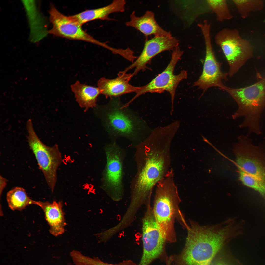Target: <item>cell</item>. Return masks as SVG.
Here are the masks:
<instances>
[{"label": "cell", "mask_w": 265, "mask_h": 265, "mask_svg": "<svg viewBox=\"0 0 265 265\" xmlns=\"http://www.w3.org/2000/svg\"><path fill=\"white\" fill-rule=\"evenodd\" d=\"M174 174L171 168L157 185L152 209L158 227L167 242L169 243L176 241L175 220L186 229L188 226L179 208L181 199Z\"/></svg>", "instance_id": "3"}, {"label": "cell", "mask_w": 265, "mask_h": 265, "mask_svg": "<svg viewBox=\"0 0 265 265\" xmlns=\"http://www.w3.org/2000/svg\"><path fill=\"white\" fill-rule=\"evenodd\" d=\"M126 3L124 0H114L106 6L86 10L71 16L81 25L87 22L96 20H114V19L109 17V15L114 13L123 12L125 10Z\"/></svg>", "instance_id": "17"}, {"label": "cell", "mask_w": 265, "mask_h": 265, "mask_svg": "<svg viewBox=\"0 0 265 265\" xmlns=\"http://www.w3.org/2000/svg\"><path fill=\"white\" fill-rule=\"evenodd\" d=\"M206 1L208 7L215 14L218 21L222 22L233 18L226 0H207Z\"/></svg>", "instance_id": "22"}, {"label": "cell", "mask_w": 265, "mask_h": 265, "mask_svg": "<svg viewBox=\"0 0 265 265\" xmlns=\"http://www.w3.org/2000/svg\"><path fill=\"white\" fill-rule=\"evenodd\" d=\"M76 100L80 106L87 110L96 106L97 99L100 91L97 87L82 83L76 81L70 86Z\"/></svg>", "instance_id": "19"}, {"label": "cell", "mask_w": 265, "mask_h": 265, "mask_svg": "<svg viewBox=\"0 0 265 265\" xmlns=\"http://www.w3.org/2000/svg\"><path fill=\"white\" fill-rule=\"evenodd\" d=\"M6 199L9 207L12 210H22L27 206L34 204L40 206V201L31 199L26 190L19 187H15L7 193Z\"/></svg>", "instance_id": "20"}, {"label": "cell", "mask_w": 265, "mask_h": 265, "mask_svg": "<svg viewBox=\"0 0 265 265\" xmlns=\"http://www.w3.org/2000/svg\"><path fill=\"white\" fill-rule=\"evenodd\" d=\"M233 150L238 169L265 182V145H254L249 138L240 136Z\"/></svg>", "instance_id": "10"}, {"label": "cell", "mask_w": 265, "mask_h": 265, "mask_svg": "<svg viewBox=\"0 0 265 265\" xmlns=\"http://www.w3.org/2000/svg\"><path fill=\"white\" fill-rule=\"evenodd\" d=\"M223 90L238 105L237 110L232 115L233 119L244 118L240 127L247 128L250 132L261 134L260 118L265 107V77L247 87L233 88L225 86Z\"/></svg>", "instance_id": "4"}, {"label": "cell", "mask_w": 265, "mask_h": 265, "mask_svg": "<svg viewBox=\"0 0 265 265\" xmlns=\"http://www.w3.org/2000/svg\"><path fill=\"white\" fill-rule=\"evenodd\" d=\"M190 223L184 246L173 256L172 265H210L220 250L235 237L233 228L226 223L204 226Z\"/></svg>", "instance_id": "2"}, {"label": "cell", "mask_w": 265, "mask_h": 265, "mask_svg": "<svg viewBox=\"0 0 265 265\" xmlns=\"http://www.w3.org/2000/svg\"><path fill=\"white\" fill-rule=\"evenodd\" d=\"M183 54L178 46L172 50L170 61L165 69L146 85L140 87L135 95L127 102L131 103L140 95L148 93H161L166 91L170 93L171 97L172 107L171 114L173 110V105L175 92L180 82L187 78V72L183 70L177 75L174 74L176 65Z\"/></svg>", "instance_id": "9"}, {"label": "cell", "mask_w": 265, "mask_h": 265, "mask_svg": "<svg viewBox=\"0 0 265 265\" xmlns=\"http://www.w3.org/2000/svg\"><path fill=\"white\" fill-rule=\"evenodd\" d=\"M211 26L205 24L200 27L204 38L205 56L202 73L193 86L203 90V93L209 88L218 87L223 90L225 85L223 80H227L228 73L221 70V64L215 57L212 45L210 35Z\"/></svg>", "instance_id": "11"}, {"label": "cell", "mask_w": 265, "mask_h": 265, "mask_svg": "<svg viewBox=\"0 0 265 265\" xmlns=\"http://www.w3.org/2000/svg\"><path fill=\"white\" fill-rule=\"evenodd\" d=\"M215 43L221 49L229 66L228 75L232 77L252 57L253 49L238 30L224 28L215 35Z\"/></svg>", "instance_id": "7"}, {"label": "cell", "mask_w": 265, "mask_h": 265, "mask_svg": "<svg viewBox=\"0 0 265 265\" xmlns=\"http://www.w3.org/2000/svg\"><path fill=\"white\" fill-rule=\"evenodd\" d=\"M171 142L151 135L135 147L136 171L130 186L131 206L140 208L150 201L154 187L171 169Z\"/></svg>", "instance_id": "1"}, {"label": "cell", "mask_w": 265, "mask_h": 265, "mask_svg": "<svg viewBox=\"0 0 265 265\" xmlns=\"http://www.w3.org/2000/svg\"><path fill=\"white\" fill-rule=\"evenodd\" d=\"M27 141L39 169L42 172L52 192L57 181V171L62 162V157L58 146H48L40 140L35 130L32 119L26 122Z\"/></svg>", "instance_id": "6"}, {"label": "cell", "mask_w": 265, "mask_h": 265, "mask_svg": "<svg viewBox=\"0 0 265 265\" xmlns=\"http://www.w3.org/2000/svg\"><path fill=\"white\" fill-rule=\"evenodd\" d=\"M130 18L129 20L125 23L126 26L135 28L146 37L152 35L155 37L172 36L170 32L164 30L158 24L154 13L151 11H147L143 15L138 17L133 11Z\"/></svg>", "instance_id": "16"}, {"label": "cell", "mask_w": 265, "mask_h": 265, "mask_svg": "<svg viewBox=\"0 0 265 265\" xmlns=\"http://www.w3.org/2000/svg\"><path fill=\"white\" fill-rule=\"evenodd\" d=\"M111 102L104 106L102 112L108 131L115 136L136 140L143 128L141 120L119 102Z\"/></svg>", "instance_id": "8"}, {"label": "cell", "mask_w": 265, "mask_h": 265, "mask_svg": "<svg viewBox=\"0 0 265 265\" xmlns=\"http://www.w3.org/2000/svg\"><path fill=\"white\" fill-rule=\"evenodd\" d=\"M232 1L243 18H245L250 12L259 10L262 6V2L259 1L233 0Z\"/></svg>", "instance_id": "24"}, {"label": "cell", "mask_w": 265, "mask_h": 265, "mask_svg": "<svg viewBox=\"0 0 265 265\" xmlns=\"http://www.w3.org/2000/svg\"><path fill=\"white\" fill-rule=\"evenodd\" d=\"M62 206L61 202H40V207L43 210L49 226V232L55 236L62 234L65 231L66 224Z\"/></svg>", "instance_id": "18"}, {"label": "cell", "mask_w": 265, "mask_h": 265, "mask_svg": "<svg viewBox=\"0 0 265 265\" xmlns=\"http://www.w3.org/2000/svg\"><path fill=\"white\" fill-rule=\"evenodd\" d=\"M142 219L143 251L139 265H150L160 257L167 242L157 224L150 203Z\"/></svg>", "instance_id": "12"}, {"label": "cell", "mask_w": 265, "mask_h": 265, "mask_svg": "<svg viewBox=\"0 0 265 265\" xmlns=\"http://www.w3.org/2000/svg\"><path fill=\"white\" fill-rule=\"evenodd\" d=\"M132 77V73L121 71L114 78L109 79L104 77L100 78L97 82V87L101 94L106 98L116 97L132 92L136 93L140 87L134 86L129 83Z\"/></svg>", "instance_id": "15"}, {"label": "cell", "mask_w": 265, "mask_h": 265, "mask_svg": "<svg viewBox=\"0 0 265 265\" xmlns=\"http://www.w3.org/2000/svg\"><path fill=\"white\" fill-rule=\"evenodd\" d=\"M172 257L171 256L167 259L166 265H172Z\"/></svg>", "instance_id": "26"}, {"label": "cell", "mask_w": 265, "mask_h": 265, "mask_svg": "<svg viewBox=\"0 0 265 265\" xmlns=\"http://www.w3.org/2000/svg\"><path fill=\"white\" fill-rule=\"evenodd\" d=\"M239 179L245 186L265 196V182L259 178L238 169Z\"/></svg>", "instance_id": "23"}, {"label": "cell", "mask_w": 265, "mask_h": 265, "mask_svg": "<svg viewBox=\"0 0 265 265\" xmlns=\"http://www.w3.org/2000/svg\"><path fill=\"white\" fill-rule=\"evenodd\" d=\"M213 265H228L225 263L221 261H218L214 263Z\"/></svg>", "instance_id": "27"}, {"label": "cell", "mask_w": 265, "mask_h": 265, "mask_svg": "<svg viewBox=\"0 0 265 265\" xmlns=\"http://www.w3.org/2000/svg\"><path fill=\"white\" fill-rule=\"evenodd\" d=\"M7 182V180L1 175L0 176V195L1 196L6 186Z\"/></svg>", "instance_id": "25"}, {"label": "cell", "mask_w": 265, "mask_h": 265, "mask_svg": "<svg viewBox=\"0 0 265 265\" xmlns=\"http://www.w3.org/2000/svg\"><path fill=\"white\" fill-rule=\"evenodd\" d=\"M178 44V40L172 36L154 37L147 40L139 56L122 71L127 73L135 68L132 73L133 77L140 71H144L147 69V65L156 55L163 51L172 50Z\"/></svg>", "instance_id": "14"}, {"label": "cell", "mask_w": 265, "mask_h": 265, "mask_svg": "<svg viewBox=\"0 0 265 265\" xmlns=\"http://www.w3.org/2000/svg\"><path fill=\"white\" fill-rule=\"evenodd\" d=\"M72 259L75 265H139L130 260H124L117 264L109 263L102 261L97 257L92 258L86 256L78 251L74 253Z\"/></svg>", "instance_id": "21"}, {"label": "cell", "mask_w": 265, "mask_h": 265, "mask_svg": "<svg viewBox=\"0 0 265 265\" xmlns=\"http://www.w3.org/2000/svg\"><path fill=\"white\" fill-rule=\"evenodd\" d=\"M104 151L106 163L102 172L100 187L113 200L118 201L124 195V163L126 153L115 142L106 145Z\"/></svg>", "instance_id": "5"}, {"label": "cell", "mask_w": 265, "mask_h": 265, "mask_svg": "<svg viewBox=\"0 0 265 265\" xmlns=\"http://www.w3.org/2000/svg\"><path fill=\"white\" fill-rule=\"evenodd\" d=\"M49 12L50 20L52 25L49 33L69 39L87 42L108 50L110 49L108 45L97 40L85 31L82 25L71 16L62 14L53 4L51 5Z\"/></svg>", "instance_id": "13"}]
</instances>
